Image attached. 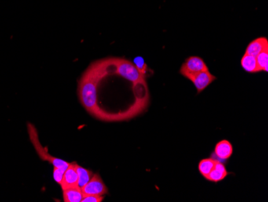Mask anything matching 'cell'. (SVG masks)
<instances>
[{
	"label": "cell",
	"instance_id": "cell-18",
	"mask_svg": "<svg viewBox=\"0 0 268 202\" xmlns=\"http://www.w3.org/2000/svg\"><path fill=\"white\" fill-rule=\"evenodd\" d=\"M104 200V196L97 195H87L84 196L81 202H101Z\"/></svg>",
	"mask_w": 268,
	"mask_h": 202
},
{
	"label": "cell",
	"instance_id": "cell-3",
	"mask_svg": "<svg viewBox=\"0 0 268 202\" xmlns=\"http://www.w3.org/2000/svg\"><path fill=\"white\" fill-rule=\"evenodd\" d=\"M27 130H28V134H29L31 144H33V146L35 148L37 154L39 155L40 157L43 160L49 162L54 167L68 169L70 163L65 161V160H63V159H59V158L53 157V156H51L50 154L48 152L47 148H44L41 145V142H40L39 136H38V132H37V130L35 126L31 124V123H28Z\"/></svg>",
	"mask_w": 268,
	"mask_h": 202
},
{
	"label": "cell",
	"instance_id": "cell-10",
	"mask_svg": "<svg viewBox=\"0 0 268 202\" xmlns=\"http://www.w3.org/2000/svg\"><path fill=\"white\" fill-rule=\"evenodd\" d=\"M227 175L228 172L226 171V167L222 163V162L216 160L214 169H212V171L210 172V174L207 176L206 179L207 181L216 183L225 179Z\"/></svg>",
	"mask_w": 268,
	"mask_h": 202
},
{
	"label": "cell",
	"instance_id": "cell-12",
	"mask_svg": "<svg viewBox=\"0 0 268 202\" xmlns=\"http://www.w3.org/2000/svg\"><path fill=\"white\" fill-rule=\"evenodd\" d=\"M241 65L247 73H258L259 69L257 64L256 57L251 55L244 54L242 57Z\"/></svg>",
	"mask_w": 268,
	"mask_h": 202
},
{
	"label": "cell",
	"instance_id": "cell-9",
	"mask_svg": "<svg viewBox=\"0 0 268 202\" xmlns=\"http://www.w3.org/2000/svg\"><path fill=\"white\" fill-rule=\"evenodd\" d=\"M268 49V41L266 37H259L251 41L246 49L245 54L256 56L262 53V51Z\"/></svg>",
	"mask_w": 268,
	"mask_h": 202
},
{
	"label": "cell",
	"instance_id": "cell-4",
	"mask_svg": "<svg viewBox=\"0 0 268 202\" xmlns=\"http://www.w3.org/2000/svg\"><path fill=\"white\" fill-rule=\"evenodd\" d=\"M207 64L199 56H189L180 69V74L187 78L189 75L198 74L201 71L208 70Z\"/></svg>",
	"mask_w": 268,
	"mask_h": 202
},
{
	"label": "cell",
	"instance_id": "cell-7",
	"mask_svg": "<svg viewBox=\"0 0 268 202\" xmlns=\"http://www.w3.org/2000/svg\"><path fill=\"white\" fill-rule=\"evenodd\" d=\"M75 163H69L68 169L64 172V177L60 183L62 189H69L71 187L78 186V175L76 169H75Z\"/></svg>",
	"mask_w": 268,
	"mask_h": 202
},
{
	"label": "cell",
	"instance_id": "cell-17",
	"mask_svg": "<svg viewBox=\"0 0 268 202\" xmlns=\"http://www.w3.org/2000/svg\"><path fill=\"white\" fill-rule=\"evenodd\" d=\"M66 169L64 167H54L53 169V177L56 183L60 184L61 183L63 177H64V172L66 171Z\"/></svg>",
	"mask_w": 268,
	"mask_h": 202
},
{
	"label": "cell",
	"instance_id": "cell-16",
	"mask_svg": "<svg viewBox=\"0 0 268 202\" xmlns=\"http://www.w3.org/2000/svg\"><path fill=\"white\" fill-rule=\"evenodd\" d=\"M133 64L135 65L136 68L138 70L140 73L143 75H146L147 65L145 64V60L141 56H137L133 59Z\"/></svg>",
	"mask_w": 268,
	"mask_h": 202
},
{
	"label": "cell",
	"instance_id": "cell-1",
	"mask_svg": "<svg viewBox=\"0 0 268 202\" xmlns=\"http://www.w3.org/2000/svg\"><path fill=\"white\" fill-rule=\"evenodd\" d=\"M109 74V59L100 60L92 64L84 74L79 82L80 100L91 115L101 118L103 111L99 108L97 88L100 81ZM102 119V118H101Z\"/></svg>",
	"mask_w": 268,
	"mask_h": 202
},
{
	"label": "cell",
	"instance_id": "cell-15",
	"mask_svg": "<svg viewBox=\"0 0 268 202\" xmlns=\"http://www.w3.org/2000/svg\"><path fill=\"white\" fill-rule=\"evenodd\" d=\"M257 64H258L259 71H268V49L262 51V53L257 55L256 56Z\"/></svg>",
	"mask_w": 268,
	"mask_h": 202
},
{
	"label": "cell",
	"instance_id": "cell-8",
	"mask_svg": "<svg viewBox=\"0 0 268 202\" xmlns=\"http://www.w3.org/2000/svg\"><path fill=\"white\" fill-rule=\"evenodd\" d=\"M233 154V147L232 144L227 140H222L220 141L215 146L214 153L213 158H218V161H224L229 159Z\"/></svg>",
	"mask_w": 268,
	"mask_h": 202
},
{
	"label": "cell",
	"instance_id": "cell-11",
	"mask_svg": "<svg viewBox=\"0 0 268 202\" xmlns=\"http://www.w3.org/2000/svg\"><path fill=\"white\" fill-rule=\"evenodd\" d=\"M83 196L82 189L79 186L71 187L63 190L64 202H81Z\"/></svg>",
	"mask_w": 268,
	"mask_h": 202
},
{
	"label": "cell",
	"instance_id": "cell-13",
	"mask_svg": "<svg viewBox=\"0 0 268 202\" xmlns=\"http://www.w3.org/2000/svg\"><path fill=\"white\" fill-rule=\"evenodd\" d=\"M75 169L78 172V186L80 188H83L90 181L93 175V173L90 170H88L85 167L78 165V163H75Z\"/></svg>",
	"mask_w": 268,
	"mask_h": 202
},
{
	"label": "cell",
	"instance_id": "cell-5",
	"mask_svg": "<svg viewBox=\"0 0 268 202\" xmlns=\"http://www.w3.org/2000/svg\"><path fill=\"white\" fill-rule=\"evenodd\" d=\"M81 189H82L84 196H87V195L104 196L108 193L106 185H104V181L98 174L93 175L90 181L83 188H81Z\"/></svg>",
	"mask_w": 268,
	"mask_h": 202
},
{
	"label": "cell",
	"instance_id": "cell-2",
	"mask_svg": "<svg viewBox=\"0 0 268 202\" xmlns=\"http://www.w3.org/2000/svg\"><path fill=\"white\" fill-rule=\"evenodd\" d=\"M113 72L134 85H145V76L138 71L129 60L122 58H112Z\"/></svg>",
	"mask_w": 268,
	"mask_h": 202
},
{
	"label": "cell",
	"instance_id": "cell-14",
	"mask_svg": "<svg viewBox=\"0 0 268 202\" xmlns=\"http://www.w3.org/2000/svg\"><path fill=\"white\" fill-rule=\"evenodd\" d=\"M216 159L214 158H208V159H202L199 163V170L201 174L207 178V176L210 174V172L212 171L215 164Z\"/></svg>",
	"mask_w": 268,
	"mask_h": 202
},
{
	"label": "cell",
	"instance_id": "cell-6",
	"mask_svg": "<svg viewBox=\"0 0 268 202\" xmlns=\"http://www.w3.org/2000/svg\"><path fill=\"white\" fill-rule=\"evenodd\" d=\"M186 78L193 82L199 93L203 91L206 88L208 87L210 84L214 82V80L216 79L215 76L210 74L209 70L201 71L193 75H189Z\"/></svg>",
	"mask_w": 268,
	"mask_h": 202
}]
</instances>
